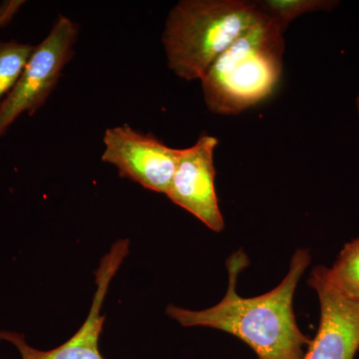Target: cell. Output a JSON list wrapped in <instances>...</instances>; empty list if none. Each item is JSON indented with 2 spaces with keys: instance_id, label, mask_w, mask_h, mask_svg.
I'll return each mask as SVG.
<instances>
[{
  "instance_id": "cell-2",
  "label": "cell",
  "mask_w": 359,
  "mask_h": 359,
  "mask_svg": "<svg viewBox=\"0 0 359 359\" xmlns=\"http://www.w3.org/2000/svg\"><path fill=\"white\" fill-rule=\"evenodd\" d=\"M283 32L262 13L201 79L208 109L215 114L237 115L275 91L282 77Z\"/></svg>"
},
{
  "instance_id": "cell-10",
  "label": "cell",
  "mask_w": 359,
  "mask_h": 359,
  "mask_svg": "<svg viewBox=\"0 0 359 359\" xmlns=\"http://www.w3.org/2000/svg\"><path fill=\"white\" fill-rule=\"evenodd\" d=\"M327 273L340 292L359 302V238L344 245Z\"/></svg>"
},
{
  "instance_id": "cell-6",
  "label": "cell",
  "mask_w": 359,
  "mask_h": 359,
  "mask_svg": "<svg viewBox=\"0 0 359 359\" xmlns=\"http://www.w3.org/2000/svg\"><path fill=\"white\" fill-rule=\"evenodd\" d=\"M219 140L202 135L192 146L180 149L178 162L167 197L194 215L214 231H222L224 222L219 207L215 178L214 152Z\"/></svg>"
},
{
  "instance_id": "cell-5",
  "label": "cell",
  "mask_w": 359,
  "mask_h": 359,
  "mask_svg": "<svg viewBox=\"0 0 359 359\" xmlns=\"http://www.w3.org/2000/svg\"><path fill=\"white\" fill-rule=\"evenodd\" d=\"M103 143V162L117 168L120 176L167 195L180 149L169 147L154 135L141 133L127 124L106 130Z\"/></svg>"
},
{
  "instance_id": "cell-3",
  "label": "cell",
  "mask_w": 359,
  "mask_h": 359,
  "mask_svg": "<svg viewBox=\"0 0 359 359\" xmlns=\"http://www.w3.org/2000/svg\"><path fill=\"white\" fill-rule=\"evenodd\" d=\"M256 1L184 0L172 9L163 44L168 66L187 81L202 79L212 63L254 25Z\"/></svg>"
},
{
  "instance_id": "cell-4",
  "label": "cell",
  "mask_w": 359,
  "mask_h": 359,
  "mask_svg": "<svg viewBox=\"0 0 359 359\" xmlns=\"http://www.w3.org/2000/svg\"><path fill=\"white\" fill-rule=\"evenodd\" d=\"M77 37L76 23L59 16L49 34L35 46L20 79L0 105V136L22 113L32 116L41 108L74 55Z\"/></svg>"
},
{
  "instance_id": "cell-8",
  "label": "cell",
  "mask_w": 359,
  "mask_h": 359,
  "mask_svg": "<svg viewBox=\"0 0 359 359\" xmlns=\"http://www.w3.org/2000/svg\"><path fill=\"white\" fill-rule=\"evenodd\" d=\"M128 252L129 241L120 240L103 257L95 273L96 292L88 316L76 334L65 344L50 351H40L27 344L25 334L8 330H0V340L13 344L20 353L21 359H105L99 349V339L105 321V316L101 314V309L111 280Z\"/></svg>"
},
{
  "instance_id": "cell-11",
  "label": "cell",
  "mask_w": 359,
  "mask_h": 359,
  "mask_svg": "<svg viewBox=\"0 0 359 359\" xmlns=\"http://www.w3.org/2000/svg\"><path fill=\"white\" fill-rule=\"evenodd\" d=\"M34 49L30 44L0 42V105L15 86Z\"/></svg>"
},
{
  "instance_id": "cell-12",
  "label": "cell",
  "mask_w": 359,
  "mask_h": 359,
  "mask_svg": "<svg viewBox=\"0 0 359 359\" xmlns=\"http://www.w3.org/2000/svg\"><path fill=\"white\" fill-rule=\"evenodd\" d=\"M356 110H358V119H359V92L358 94V97H356Z\"/></svg>"
},
{
  "instance_id": "cell-1",
  "label": "cell",
  "mask_w": 359,
  "mask_h": 359,
  "mask_svg": "<svg viewBox=\"0 0 359 359\" xmlns=\"http://www.w3.org/2000/svg\"><path fill=\"white\" fill-rule=\"evenodd\" d=\"M311 264L306 250H297L289 273L271 292L255 297L238 294V276L248 264L243 252L226 262L229 285L223 299L202 311L169 306L167 314L183 327H204L222 330L243 340L259 359H304L311 344L295 320L294 297L302 276Z\"/></svg>"
},
{
  "instance_id": "cell-9",
  "label": "cell",
  "mask_w": 359,
  "mask_h": 359,
  "mask_svg": "<svg viewBox=\"0 0 359 359\" xmlns=\"http://www.w3.org/2000/svg\"><path fill=\"white\" fill-rule=\"evenodd\" d=\"M256 4L262 13L285 32L295 18L304 14L332 11L339 2L335 0H259Z\"/></svg>"
},
{
  "instance_id": "cell-7",
  "label": "cell",
  "mask_w": 359,
  "mask_h": 359,
  "mask_svg": "<svg viewBox=\"0 0 359 359\" xmlns=\"http://www.w3.org/2000/svg\"><path fill=\"white\" fill-rule=\"evenodd\" d=\"M309 285L318 294L320 320L304 359H354L359 349V302L335 287L325 266L314 268Z\"/></svg>"
}]
</instances>
